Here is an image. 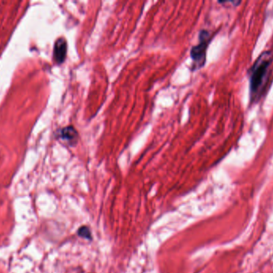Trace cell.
Returning <instances> with one entry per match:
<instances>
[{
    "label": "cell",
    "mask_w": 273,
    "mask_h": 273,
    "mask_svg": "<svg viewBox=\"0 0 273 273\" xmlns=\"http://www.w3.org/2000/svg\"><path fill=\"white\" fill-rule=\"evenodd\" d=\"M273 62L272 51H264L257 58L249 72V89L251 102H257L265 94L271 76V67Z\"/></svg>",
    "instance_id": "1"
},
{
    "label": "cell",
    "mask_w": 273,
    "mask_h": 273,
    "mask_svg": "<svg viewBox=\"0 0 273 273\" xmlns=\"http://www.w3.org/2000/svg\"><path fill=\"white\" fill-rule=\"evenodd\" d=\"M211 40L210 33L206 30H203L199 34V43L192 47L190 55L192 59L193 70L202 67L206 61V51L208 43Z\"/></svg>",
    "instance_id": "2"
},
{
    "label": "cell",
    "mask_w": 273,
    "mask_h": 273,
    "mask_svg": "<svg viewBox=\"0 0 273 273\" xmlns=\"http://www.w3.org/2000/svg\"><path fill=\"white\" fill-rule=\"evenodd\" d=\"M54 59L55 63L62 64L67 58V42L65 38H59L54 45Z\"/></svg>",
    "instance_id": "3"
},
{
    "label": "cell",
    "mask_w": 273,
    "mask_h": 273,
    "mask_svg": "<svg viewBox=\"0 0 273 273\" xmlns=\"http://www.w3.org/2000/svg\"><path fill=\"white\" fill-rule=\"evenodd\" d=\"M59 137L71 146L77 144L79 141V133L73 126H67L61 129L59 131Z\"/></svg>",
    "instance_id": "4"
},
{
    "label": "cell",
    "mask_w": 273,
    "mask_h": 273,
    "mask_svg": "<svg viewBox=\"0 0 273 273\" xmlns=\"http://www.w3.org/2000/svg\"><path fill=\"white\" fill-rule=\"evenodd\" d=\"M79 235L80 237H84V238L91 239V232L87 227H83V228L79 229Z\"/></svg>",
    "instance_id": "5"
}]
</instances>
